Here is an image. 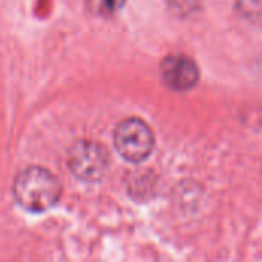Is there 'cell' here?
<instances>
[{"label":"cell","instance_id":"6da1fadb","mask_svg":"<svg viewBox=\"0 0 262 262\" xmlns=\"http://www.w3.org/2000/svg\"><path fill=\"white\" fill-rule=\"evenodd\" d=\"M61 193L58 180L43 167L25 169L14 183L15 201L28 212L40 213L57 204Z\"/></svg>","mask_w":262,"mask_h":262},{"label":"cell","instance_id":"7a4b0ae2","mask_svg":"<svg viewBox=\"0 0 262 262\" xmlns=\"http://www.w3.org/2000/svg\"><path fill=\"white\" fill-rule=\"evenodd\" d=\"M114 138L118 154L132 163L144 161L154 149V134L149 126L138 118L121 121L115 129Z\"/></svg>","mask_w":262,"mask_h":262},{"label":"cell","instance_id":"3957f363","mask_svg":"<svg viewBox=\"0 0 262 262\" xmlns=\"http://www.w3.org/2000/svg\"><path fill=\"white\" fill-rule=\"evenodd\" d=\"M68 163L77 178L83 181H98L107 170L109 157L100 144L92 141H78L71 149Z\"/></svg>","mask_w":262,"mask_h":262},{"label":"cell","instance_id":"277c9868","mask_svg":"<svg viewBox=\"0 0 262 262\" xmlns=\"http://www.w3.org/2000/svg\"><path fill=\"white\" fill-rule=\"evenodd\" d=\"M163 81L175 91L192 89L200 78L195 61L184 55H169L161 61Z\"/></svg>","mask_w":262,"mask_h":262},{"label":"cell","instance_id":"5b68a950","mask_svg":"<svg viewBox=\"0 0 262 262\" xmlns=\"http://www.w3.org/2000/svg\"><path fill=\"white\" fill-rule=\"evenodd\" d=\"M126 0H89V6L100 15H111L117 12Z\"/></svg>","mask_w":262,"mask_h":262},{"label":"cell","instance_id":"8992f818","mask_svg":"<svg viewBox=\"0 0 262 262\" xmlns=\"http://www.w3.org/2000/svg\"><path fill=\"white\" fill-rule=\"evenodd\" d=\"M241 9H246L247 12L252 14H258L259 12V0H239Z\"/></svg>","mask_w":262,"mask_h":262}]
</instances>
